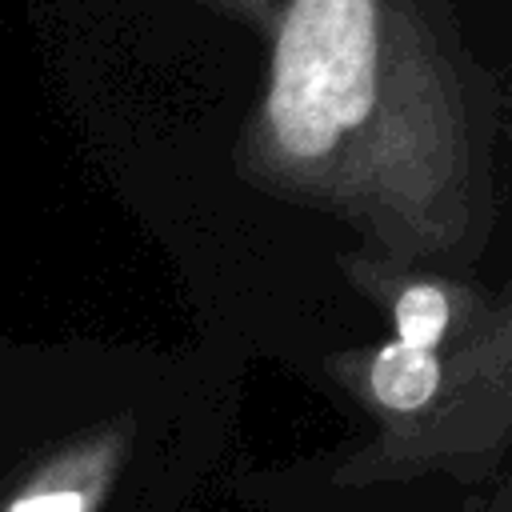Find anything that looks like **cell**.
<instances>
[{
  "mask_svg": "<svg viewBox=\"0 0 512 512\" xmlns=\"http://www.w3.org/2000/svg\"><path fill=\"white\" fill-rule=\"evenodd\" d=\"M376 92L372 0H296L276 52L272 124L288 152L320 156L368 116Z\"/></svg>",
  "mask_w": 512,
  "mask_h": 512,
  "instance_id": "obj_1",
  "label": "cell"
},
{
  "mask_svg": "<svg viewBox=\"0 0 512 512\" xmlns=\"http://www.w3.org/2000/svg\"><path fill=\"white\" fill-rule=\"evenodd\" d=\"M448 320H452L448 296L432 284H412L396 300V340L408 344V348L436 352L440 340L448 336Z\"/></svg>",
  "mask_w": 512,
  "mask_h": 512,
  "instance_id": "obj_2",
  "label": "cell"
}]
</instances>
